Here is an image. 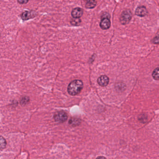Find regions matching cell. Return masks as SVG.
<instances>
[{
	"label": "cell",
	"instance_id": "1",
	"mask_svg": "<svg viewBox=\"0 0 159 159\" xmlns=\"http://www.w3.org/2000/svg\"><path fill=\"white\" fill-rule=\"evenodd\" d=\"M83 87V82L80 80H74L71 82L68 87V93L74 96L79 93Z\"/></svg>",
	"mask_w": 159,
	"mask_h": 159
},
{
	"label": "cell",
	"instance_id": "2",
	"mask_svg": "<svg viewBox=\"0 0 159 159\" xmlns=\"http://www.w3.org/2000/svg\"><path fill=\"white\" fill-rule=\"evenodd\" d=\"M132 18V13L129 10H126L122 13L120 16V22L122 25L129 23Z\"/></svg>",
	"mask_w": 159,
	"mask_h": 159
},
{
	"label": "cell",
	"instance_id": "3",
	"mask_svg": "<svg viewBox=\"0 0 159 159\" xmlns=\"http://www.w3.org/2000/svg\"><path fill=\"white\" fill-rule=\"evenodd\" d=\"M53 118L55 120L58 122H64L68 119V115L65 112L60 111L57 112L54 115Z\"/></svg>",
	"mask_w": 159,
	"mask_h": 159
},
{
	"label": "cell",
	"instance_id": "4",
	"mask_svg": "<svg viewBox=\"0 0 159 159\" xmlns=\"http://www.w3.org/2000/svg\"><path fill=\"white\" fill-rule=\"evenodd\" d=\"M109 78L106 75H102L100 76L97 80V82L100 86L104 87L108 85L109 83Z\"/></svg>",
	"mask_w": 159,
	"mask_h": 159
},
{
	"label": "cell",
	"instance_id": "5",
	"mask_svg": "<svg viewBox=\"0 0 159 159\" xmlns=\"http://www.w3.org/2000/svg\"><path fill=\"white\" fill-rule=\"evenodd\" d=\"M100 27L102 29H107L110 27L111 23L110 20L107 18L104 17L101 20L100 23Z\"/></svg>",
	"mask_w": 159,
	"mask_h": 159
},
{
	"label": "cell",
	"instance_id": "6",
	"mask_svg": "<svg viewBox=\"0 0 159 159\" xmlns=\"http://www.w3.org/2000/svg\"><path fill=\"white\" fill-rule=\"evenodd\" d=\"M83 10L80 8H76L72 10L71 15L74 18L79 19L83 16Z\"/></svg>",
	"mask_w": 159,
	"mask_h": 159
},
{
	"label": "cell",
	"instance_id": "7",
	"mask_svg": "<svg viewBox=\"0 0 159 159\" xmlns=\"http://www.w3.org/2000/svg\"><path fill=\"white\" fill-rule=\"evenodd\" d=\"M147 13L146 8L143 6H139L135 10V14L137 16H139L141 17H143L147 15Z\"/></svg>",
	"mask_w": 159,
	"mask_h": 159
},
{
	"label": "cell",
	"instance_id": "8",
	"mask_svg": "<svg viewBox=\"0 0 159 159\" xmlns=\"http://www.w3.org/2000/svg\"><path fill=\"white\" fill-rule=\"evenodd\" d=\"M35 16V15L33 14V13L28 11H25L24 12H23L21 15V18L24 21L32 18Z\"/></svg>",
	"mask_w": 159,
	"mask_h": 159
},
{
	"label": "cell",
	"instance_id": "9",
	"mask_svg": "<svg viewBox=\"0 0 159 159\" xmlns=\"http://www.w3.org/2000/svg\"><path fill=\"white\" fill-rule=\"evenodd\" d=\"M96 1H89L86 4L85 6L87 9H93L96 6Z\"/></svg>",
	"mask_w": 159,
	"mask_h": 159
},
{
	"label": "cell",
	"instance_id": "10",
	"mask_svg": "<svg viewBox=\"0 0 159 159\" xmlns=\"http://www.w3.org/2000/svg\"><path fill=\"white\" fill-rule=\"evenodd\" d=\"M7 142L5 139L0 136V150L3 149L6 146Z\"/></svg>",
	"mask_w": 159,
	"mask_h": 159
},
{
	"label": "cell",
	"instance_id": "11",
	"mask_svg": "<svg viewBox=\"0 0 159 159\" xmlns=\"http://www.w3.org/2000/svg\"><path fill=\"white\" fill-rule=\"evenodd\" d=\"M152 76L154 79L159 80V68H157L154 70L152 73Z\"/></svg>",
	"mask_w": 159,
	"mask_h": 159
},
{
	"label": "cell",
	"instance_id": "12",
	"mask_svg": "<svg viewBox=\"0 0 159 159\" xmlns=\"http://www.w3.org/2000/svg\"><path fill=\"white\" fill-rule=\"evenodd\" d=\"M69 124L72 126H77L80 124V120L77 119H71L69 120Z\"/></svg>",
	"mask_w": 159,
	"mask_h": 159
},
{
	"label": "cell",
	"instance_id": "13",
	"mask_svg": "<svg viewBox=\"0 0 159 159\" xmlns=\"http://www.w3.org/2000/svg\"><path fill=\"white\" fill-rule=\"evenodd\" d=\"M81 20L80 19H73L71 20L70 23L71 25L74 26L79 25L80 24Z\"/></svg>",
	"mask_w": 159,
	"mask_h": 159
},
{
	"label": "cell",
	"instance_id": "14",
	"mask_svg": "<svg viewBox=\"0 0 159 159\" xmlns=\"http://www.w3.org/2000/svg\"><path fill=\"white\" fill-rule=\"evenodd\" d=\"M29 99L28 97H24L23 98H22L21 100V104L22 105H25L27 104L29 101Z\"/></svg>",
	"mask_w": 159,
	"mask_h": 159
},
{
	"label": "cell",
	"instance_id": "15",
	"mask_svg": "<svg viewBox=\"0 0 159 159\" xmlns=\"http://www.w3.org/2000/svg\"><path fill=\"white\" fill-rule=\"evenodd\" d=\"M153 42L154 43H159V36H157L154 38L153 40Z\"/></svg>",
	"mask_w": 159,
	"mask_h": 159
},
{
	"label": "cell",
	"instance_id": "16",
	"mask_svg": "<svg viewBox=\"0 0 159 159\" xmlns=\"http://www.w3.org/2000/svg\"><path fill=\"white\" fill-rule=\"evenodd\" d=\"M28 1H24V0H23V1H18V2L19 3L22 4L27 3Z\"/></svg>",
	"mask_w": 159,
	"mask_h": 159
},
{
	"label": "cell",
	"instance_id": "17",
	"mask_svg": "<svg viewBox=\"0 0 159 159\" xmlns=\"http://www.w3.org/2000/svg\"><path fill=\"white\" fill-rule=\"evenodd\" d=\"M96 159H107L105 157L103 156H99Z\"/></svg>",
	"mask_w": 159,
	"mask_h": 159
}]
</instances>
